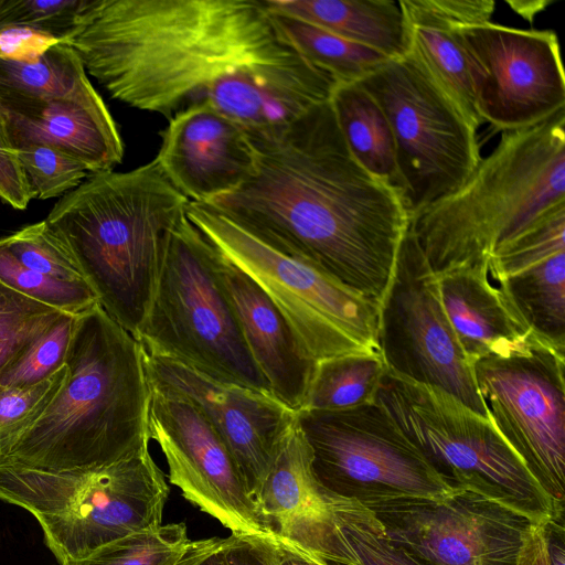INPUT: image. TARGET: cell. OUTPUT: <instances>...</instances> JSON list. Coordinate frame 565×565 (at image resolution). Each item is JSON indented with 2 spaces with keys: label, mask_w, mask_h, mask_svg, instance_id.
<instances>
[{
  "label": "cell",
  "mask_w": 565,
  "mask_h": 565,
  "mask_svg": "<svg viewBox=\"0 0 565 565\" xmlns=\"http://www.w3.org/2000/svg\"><path fill=\"white\" fill-rule=\"evenodd\" d=\"M248 136L252 174L204 204L380 303L411 223L403 194L352 157L330 102L284 129Z\"/></svg>",
  "instance_id": "6da1fadb"
},
{
  "label": "cell",
  "mask_w": 565,
  "mask_h": 565,
  "mask_svg": "<svg viewBox=\"0 0 565 565\" xmlns=\"http://www.w3.org/2000/svg\"><path fill=\"white\" fill-rule=\"evenodd\" d=\"M64 43L113 98L168 119L222 77L296 53L264 0H90Z\"/></svg>",
  "instance_id": "7a4b0ae2"
},
{
  "label": "cell",
  "mask_w": 565,
  "mask_h": 565,
  "mask_svg": "<svg viewBox=\"0 0 565 565\" xmlns=\"http://www.w3.org/2000/svg\"><path fill=\"white\" fill-rule=\"evenodd\" d=\"M65 364L66 379L47 408L0 459L82 470L149 446L151 386L142 347L98 303L77 315Z\"/></svg>",
  "instance_id": "3957f363"
},
{
  "label": "cell",
  "mask_w": 565,
  "mask_h": 565,
  "mask_svg": "<svg viewBox=\"0 0 565 565\" xmlns=\"http://www.w3.org/2000/svg\"><path fill=\"white\" fill-rule=\"evenodd\" d=\"M189 202L153 159L127 172L89 173L44 220L98 305L137 340Z\"/></svg>",
  "instance_id": "277c9868"
},
{
  "label": "cell",
  "mask_w": 565,
  "mask_h": 565,
  "mask_svg": "<svg viewBox=\"0 0 565 565\" xmlns=\"http://www.w3.org/2000/svg\"><path fill=\"white\" fill-rule=\"evenodd\" d=\"M565 202V110L501 132L457 190L411 217L436 275L482 263L551 206Z\"/></svg>",
  "instance_id": "5b68a950"
},
{
  "label": "cell",
  "mask_w": 565,
  "mask_h": 565,
  "mask_svg": "<svg viewBox=\"0 0 565 565\" xmlns=\"http://www.w3.org/2000/svg\"><path fill=\"white\" fill-rule=\"evenodd\" d=\"M168 494L149 446L111 465L82 470H42L0 459V500L38 520L60 565L158 527Z\"/></svg>",
  "instance_id": "8992f818"
},
{
  "label": "cell",
  "mask_w": 565,
  "mask_h": 565,
  "mask_svg": "<svg viewBox=\"0 0 565 565\" xmlns=\"http://www.w3.org/2000/svg\"><path fill=\"white\" fill-rule=\"evenodd\" d=\"M375 402L452 487L544 524L564 516L489 418L446 391L386 369Z\"/></svg>",
  "instance_id": "52a82bcc"
},
{
  "label": "cell",
  "mask_w": 565,
  "mask_h": 565,
  "mask_svg": "<svg viewBox=\"0 0 565 565\" xmlns=\"http://www.w3.org/2000/svg\"><path fill=\"white\" fill-rule=\"evenodd\" d=\"M138 341L146 353L271 395L226 296L216 253L186 215L170 235Z\"/></svg>",
  "instance_id": "ba28073f"
},
{
  "label": "cell",
  "mask_w": 565,
  "mask_h": 565,
  "mask_svg": "<svg viewBox=\"0 0 565 565\" xmlns=\"http://www.w3.org/2000/svg\"><path fill=\"white\" fill-rule=\"evenodd\" d=\"M185 215L220 256L263 288L315 362L380 352V303L269 247L205 204L190 201Z\"/></svg>",
  "instance_id": "9c48e42d"
},
{
  "label": "cell",
  "mask_w": 565,
  "mask_h": 565,
  "mask_svg": "<svg viewBox=\"0 0 565 565\" xmlns=\"http://www.w3.org/2000/svg\"><path fill=\"white\" fill-rule=\"evenodd\" d=\"M317 480L370 509L402 500H443L446 481L377 403L339 411L296 412Z\"/></svg>",
  "instance_id": "30bf717a"
},
{
  "label": "cell",
  "mask_w": 565,
  "mask_h": 565,
  "mask_svg": "<svg viewBox=\"0 0 565 565\" xmlns=\"http://www.w3.org/2000/svg\"><path fill=\"white\" fill-rule=\"evenodd\" d=\"M359 84L391 126L411 217L462 185L481 160L478 130L408 58L390 60Z\"/></svg>",
  "instance_id": "8fae6325"
},
{
  "label": "cell",
  "mask_w": 565,
  "mask_h": 565,
  "mask_svg": "<svg viewBox=\"0 0 565 565\" xmlns=\"http://www.w3.org/2000/svg\"><path fill=\"white\" fill-rule=\"evenodd\" d=\"M494 428L559 508L565 503V348L535 332L472 363Z\"/></svg>",
  "instance_id": "7c38bea8"
},
{
  "label": "cell",
  "mask_w": 565,
  "mask_h": 565,
  "mask_svg": "<svg viewBox=\"0 0 565 565\" xmlns=\"http://www.w3.org/2000/svg\"><path fill=\"white\" fill-rule=\"evenodd\" d=\"M377 347L390 372L439 387L488 418L472 363L444 309L437 276L409 230L379 306Z\"/></svg>",
  "instance_id": "4fadbf2b"
},
{
  "label": "cell",
  "mask_w": 565,
  "mask_h": 565,
  "mask_svg": "<svg viewBox=\"0 0 565 565\" xmlns=\"http://www.w3.org/2000/svg\"><path fill=\"white\" fill-rule=\"evenodd\" d=\"M479 115L497 130L526 128L565 110L557 34L491 21L462 25Z\"/></svg>",
  "instance_id": "5bb4252c"
},
{
  "label": "cell",
  "mask_w": 565,
  "mask_h": 565,
  "mask_svg": "<svg viewBox=\"0 0 565 565\" xmlns=\"http://www.w3.org/2000/svg\"><path fill=\"white\" fill-rule=\"evenodd\" d=\"M148 435L166 458L170 483L188 501L232 534L277 541L248 492L232 451L196 405L151 386Z\"/></svg>",
  "instance_id": "9a60e30c"
},
{
  "label": "cell",
  "mask_w": 565,
  "mask_h": 565,
  "mask_svg": "<svg viewBox=\"0 0 565 565\" xmlns=\"http://www.w3.org/2000/svg\"><path fill=\"white\" fill-rule=\"evenodd\" d=\"M387 539L429 565H515L532 522L477 493L372 507Z\"/></svg>",
  "instance_id": "2e32d148"
},
{
  "label": "cell",
  "mask_w": 565,
  "mask_h": 565,
  "mask_svg": "<svg viewBox=\"0 0 565 565\" xmlns=\"http://www.w3.org/2000/svg\"><path fill=\"white\" fill-rule=\"evenodd\" d=\"M143 361L151 386L191 401L218 431L254 499L296 412L270 394L212 380L172 359L143 351Z\"/></svg>",
  "instance_id": "e0dca14e"
},
{
  "label": "cell",
  "mask_w": 565,
  "mask_h": 565,
  "mask_svg": "<svg viewBox=\"0 0 565 565\" xmlns=\"http://www.w3.org/2000/svg\"><path fill=\"white\" fill-rule=\"evenodd\" d=\"M311 450L297 420L281 440L254 500L282 545L337 565H360L343 532L345 514L360 503L317 480Z\"/></svg>",
  "instance_id": "ac0fdd59"
},
{
  "label": "cell",
  "mask_w": 565,
  "mask_h": 565,
  "mask_svg": "<svg viewBox=\"0 0 565 565\" xmlns=\"http://www.w3.org/2000/svg\"><path fill=\"white\" fill-rule=\"evenodd\" d=\"M161 137L154 160L191 202L204 204L236 190L255 168L247 131L206 102L177 113Z\"/></svg>",
  "instance_id": "d6986e66"
},
{
  "label": "cell",
  "mask_w": 565,
  "mask_h": 565,
  "mask_svg": "<svg viewBox=\"0 0 565 565\" xmlns=\"http://www.w3.org/2000/svg\"><path fill=\"white\" fill-rule=\"evenodd\" d=\"M337 86L298 52L242 67L218 79L205 102L248 135L284 129L311 108L330 100Z\"/></svg>",
  "instance_id": "ffe728a7"
},
{
  "label": "cell",
  "mask_w": 565,
  "mask_h": 565,
  "mask_svg": "<svg viewBox=\"0 0 565 565\" xmlns=\"http://www.w3.org/2000/svg\"><path fill=\"white\" fill-rule=\"evenodd\" d=\"M408 58L476 130L483 124L459 28L489 22L492 0H398Z\"/></svg>",
  "instance_id": "44dd1931"
},
{
  "label": "cell",
  "mask_w": 565,
  "mask_h": 565,
  "mask_svg": "<svg viewBox=\"0 0 565 565\" xmlns=\"http://www.w3.org/2000/svg\"><path fill=\"white\" fill-rule=\"evenodd\" d=\"M13 147L45 145L81 161L89 173L121 162L124 143L100 95L93 87L75 96L0 100Z\"/></svg>",
  "instance_id": "7402d4cb"
},
{
  "label": "cell",
  "mask_w": 565,
  "mask_h": 565,
  "mask_svg": "<svg viewBox=\"0 0 565 565\" xmlns=\"http://www.w3.org/2000/svg\"><path fill=\"white\" fill-rule=\"evenodd\" d=\"M216 257L218 275L244 341L271 395L294 412L300 411L317 362L305 352L263 288L217 253Z\"/></svg>",
  "instance_id": "603a6c76"
},
{
  "label": "cell",
  "mask_w": 565,
  "mask_h": 565,
  "mask_svg": "<svg viewBox=\"0 0 565 565\" xmlns=\"http://www.w3.org/2000/svg\"><path fill=\"white\" fill-rule=\"evenodd\" d=\"M436 276L446 315L471 363L505 352L533 333L490 258Z\"/></svg>",
  "instance_id": "cb8c5ba5"
},
{
  "label": "cell",
  "mask_w": 565,
  "mask_h": 565,
  "mask_svg": "<svg viewBox=\"0 0 565 565\" xmlns=\"http://www.w3.org/2000/svg\"><path fill=\"white\" fill-rule=\"evenodd\" d=\"M490 260L532 331L565 348V239L530 230L500 246Z\"/></svg>",
  "instance_id": "d4e9b609"
},
{
  "label": "cell",
  "mask_w": 565,
  "mask_h": 565,
  "mask_svg": "<svg viewBox=\"0 0 565 565\" xmlns=\"http://www.w3.org/2000/svg\"><path fill=\"white\" fill-rule=\"evenodd\" d=\"M269 11L290 15L374 49L391 60L406 53L404 17L393 0H264Z\"/></svg>",
  "instance_id": "484cf974"
},
{
  "label": "cell",
  "mask_w": 565,
  "mask_h": 565,
  "mask_svg": "<svg viewBox=\"0 0 565 565\" xmlns=\"http://www.w3.org/2000/svg\"><path fill=\"white\" fill-rule=\"evenodd\" d=\"M329 102L352 157L403 194L392 129L376 100L359 83H352L337 85Z\"/></svg>",
  "instance_id": "4316f807"
},
{
  "label": "cell",
  "mask_w": 565,
  "mask_h": 565,
  "mask_svg": "<svg viewBox=\"0 0 565 565\" xmlns=\"http://www.w3.org/2000/svg\"><path fill=\"white\" fill-rule=\"evenodd\" d=\"M269 12L281 36L313 66L330 75L337 85L359 83L391 60L374 49L306 21Z\"/></svg>",
  "instance_id": "83f0119b"
},
{
  "label": "cell",
  "mask_w": 565,
  "mask_h": 565,
  "mask_svg": "<svg viewBox=\"0 0 565 565\" xmlns=\"http://www.w3.org/2000/svg\"><path fill=\"white\" fill-rule=\"evenodd\" d=\"M92 88L82 61L64 42L32 63L0 58V100L64 98Z\"/></svg>",
  "instance_id": "f1b7e54d"
},
{
  "label": "cell",
  "mask_w": 565,
  "mask_h": 565,
  "mask_svg": "<svg viewBox=\"0 0 565 565\" xmlns=\"http://www.w3.org/2000/svg\"><path fill=\"white\" fill-rule=\"evenodd\" d=\"M386 369L380 352L318 361L301 409L339 411L374 403Z\"/></svg>",
  "instance_id": "f546056e"
},
{
  "label": "cell",
  "mask_w": 565,
  "mask_h": 565,
  "mask_svg": "<svg viewBox=\"0 0 565 565\" xmlns=\"http://www.w3.org/2000/svg\"><path fill=\"white\" fill-rule=\"evenodd\" d=\"M192 541L184 523L134 532L65 565H178Z\"/></svg>",
  "instance_id": "4dcf8cb0"
},
{
  "label": "cell",
  "mask_w": 565,
  "mask_h": 565,
  "mask_svg": "<svg viewBox=\"0 0 565 565\" xmlns=\"http://www.w3.org/2000/svg\"><path fill=\"white\" fill-rule=\"evenodd\" d=\"M0 282L58 311L79 315L98 303L86 282L51 278L23 266L0 238Z\"/></svg>",
  "instance_id": "1f68e13d"
},
{
  "label": "cell",
  "mask_w": 565,
  "mask_h": 565,
  "mask_svg": "<svg viewBox=\"0 0 565 565\" xmlns=\"http://www.w3.org/2000/svg\"><path fill=\"white\" fill-rule=\"evenodd\" d=\"M63 313L0 282V372Z\"/></svg>",
  "instance_id": "d6a6232c"
},
{
  "label": "cell",
  "mask_w": 565,
  "mask_h": 565,
  "mask_svg": "<svg viewBox=\"0 0 565 565\" xmlns=\"http://www.w3.org/2000/svg\"><path fill=\"white\" fill-rule=\"evenodd\" d=\"M76 317L64 312L28 350L10 361L0 372V387L32 385L65 366Z\"/></svg>",
  "instance_id": "836d02e7"
},
{
  "label": "cell",
  "mask_w": 565,
  "mask_h": 565,
  "mask_svg": "<svg viewBox=\"0 0 565 565\" xmlns=\"http://www.w3.org/2000/svg\"><path fill=\"white\" fill-rule=\"evenodd\" d=\"M67 375V366L39 383L0 387V458L42 416Z\"/></svg>",
  "instance_id": "e575fe53"
},
{
  "label": "cell",
  "mask_w": 565,
  "mask_h": 565,
  "mask_svg": "<svg viewBox=\"0 0 565 565\" xmlns=\"http://www.w3.org/2000/svg\"><path fill=\"white\" fill-rule=\"evenodd\" d=\"M31 199H50L77 188L89 174L74 157L54 147L26 145L17 148Z\"/></svg>",
  "instance_id": "d590c367"
},
{
  "label": "cell",
  "mask_w": 565,
  "mask_h": 565,
  "mask_svg": "<svg viewBox=\"0 0 565 565\" xmlns=\"http://www.w3.org/2000/svg\"><path fill=\"white\" fill-rule=\"evenodd\" d=\"M2 241L23 266L62 281L85 282L71 253L45 221L24 226Z\"/></svg>",
  "instance_id": "8d00e7d4"
},
{
  "label": "cell",
  "mask_w": 565,
  "mask_h": 565,
  "mask_svg": "<svg viewBox=\"0 0 565 565\" xmlns=\"http://www.w3.org/2000/svg\"><path fill=\"white\" fill-rule=\"evenodd\" d=\"M90 0H0V29L31 28L64 42L78 25Z\"/></svg>",
  "instance_id": "74e56055"
},
{
  "label": "cell",
  "mask_w": 565,
  "mask_h": 565,
  "mask_svg": "<svg viewBox=\"0 0 565 565\" xmlns=\"http://www.w3.org/2000/svg\"><path fill=\"white\" fill-rule=\"evenodd\" d=\"M343 532L360 565H429L392 543L374 513L362 504L345 514Z\"/></svg>",
  "instance_id": "f35d334b"
},
{
  "label": "cell",
  "mask_w": 565,
  "mask_h": 565,
  "mask_svg": "<svg viewBox=\"0 0 565 565\" xmlns=\"http://www.w3.org/2000/svg\"><path fill=\"white\" fill-rule=\"evenodd\" d=\"M0 198L18 210L32 200L17 149L13 147L0 104Z\"/></svg>",
  "instance_id": "ab89813d"
},
{
  "label": "cell",
  "mask_w": 565,
  "mask_h": 565,
  "mask_svg": "<svg viewBox=\"0 0 565 565\" xmlns=\"http://www.w3.org/2000/svg\"><path fill=\"white\" fill-rule=\"evenodd\" d=\"M62 41L49 33L26 26L10 25L0 29V58L32 63Z\"/></svg>",
  "instance_id": "60d3db41"
},
{
  "label": "cell",
  "mask_w": 565,
  "mask_h": 565,
  "mask_svg": "<svg viewBox=\"0 0 565 565\" xmlns=\"http://www.w3.org/2000/svg\"><path fill=\"white\" fill-rule=\"evenodd\" d=\"M281 544L275 540L232 534L224 539L226 565H278Z\"/></svg>",
  "instance_id": "b9f144b4"
},
{
  "label": "cell",
  "mask_w": 565,
  "mask_h": 565,
  "mask_svg": "<svg viewBox=\"0 0 565 565\" xmlns=\"http://www.w3.org/2000/svg\"><path fill=\"white\" fill-rule=\"evenodd\" d=\"M178 565H226L224 539L212 537L192 541Z\"/></svg>",
  "instance_id": "7bdbcfd3"
},
{
  "label": "cell",
  "mask_w": 565,
  "mask_h": 565,
  "mask_svg": "<svg viewBox=\"0 0 565 565\" xmlns=\"http://www.w3.org/2000/svg\"><path fill=\"white\" fill-rule=\"evenodd\" d=\"M515 565H550L545 545L544 524H531Z\"/></svg>",
  "instance_id": "ee69618b"
},
{
  "label": "cell",
  "mask_w": 565,
  "mask_h": 565,
  "mask_svg": "<svg viewBox=\"0 0 565 565\" xmlns=\"http://www.w3.org/2000/svg\"><path fill=\"white\" fill-rule=\"evenodd\" d=\"M545 545L550 565H565L564 516L544 523Z\"/></svg>",
  "instance_id": "f6af8a7d"
},
{
  "label": "cell",
  "mask_w": 565,
  "mask_h": 565,
  "mask_svg": "<svg viewBox=\"0 0 565 565\" xmlns=\"http://www.w3.org/2000/svg\"><path fill=\"white\" fill-rule=\"evenodd\" d=\"M523 18L532 21L536 13L548 6V1H507Z\"/></svg>",
  "instance_id": "bcb514c9"
},
{
  "label": "cell",
  "mask_w": 565,
  "mask_h": 565,
  "mask_svg": "<svg viewBox=\"0 0 565 565\" xmlns=\"http://www.w3.org/2000/svg\"><path fill=\"white\" fill-rule=\"evenodd\" d=\"M281 544V543H280ZM278 565H313L303 553L281 544Z\"/></svg>",
  "instance_id": "7dc6e473"
},
{
  "label": "cell",
  "mask_w": 565,
  "mask_h": 565,
  "mask_svg": "<svg viewBox=\"0 0 565 565\" xmlns=\"http://www.w3.org/2000/svg\"><path fill=\"white\" fill-rule=\"evenodd\" d=\"M305 555H307V554H305ZM307 556L312 562L313 565H337V564H332L327 561H323L317 556H312V555H307Z\"/></svg>",
  "instance_id": "c3c4849f"
}]
</instances>
